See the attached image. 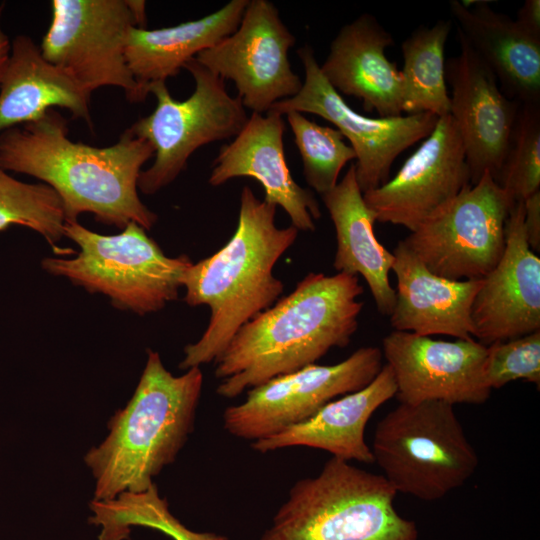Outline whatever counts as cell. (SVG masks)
I'll return each mask as SVG.
<instances>
[{
	"mask_svg": "<svg viewBox=\"0 0 540 540\" xmlns=\"http://www.w3.org/2000/svg\"><path fill=\"white\" fill-rule=\"evenodd\" d=\"M153 156L152 146L129 128L111 146L73 142L67 120L56 109L0 134V167L50 186L61 199L65 221L91 213L107 225L123 229L135 222L150 230L157 215L140 200L138 179Z\"/></svg>",
	"mask_w": 540,
	"mask_h": 540,
	"instance_id": "1",
	"label": "cell"
},
{
	"mask_svg": "<svg viewBox=\"0 0 540 540\" xmlns=\"http://www.w3.org/2000/svg\"><path fill=\"white\" fill-rule=\"evenodd\" d=\"M358 276L309 273L287 296L244 324L214 362L216 392L235 398L347 346L363 302Z\"/></svg>",
	"mask_w": 540,
	"mask_h": 540,
	"instance_id": "2",
	"label": "cell"
},
{
	"mask_svg": "<svg viewBox=\"0 0 540 540\" xmlns=\"http://www.w3.org/2000/svg\"><path fill=\"white\" fill-rule=\"evenodd\" d=\"M276 208L244 186L233 236L185 271L184 301L190 306L207 305L211 314L202 336L185 346L180 369L215 362L236 332L281 296L284 285L273 269L294 244L298 230L293 225L277 227Z\"/></svg>",
	"mask_w": 540,
	"mask_h": 540,
	"instance_id": "3",
	"label": "cell"
},
{
	"mask_svg": "<svg viewBox=\"0 0 540 540\" xmlns=\"http://www.w3.org/2000/svg\"><path fill=\"white\" fill-rule=\"evenodd\" d=\"M203 386L200 367L174 376L158 352L147 361L133 396L109 420L107 437L84 456L95 479L94 500L143 492L173 463L193 430Z\"/></svg>",
	"mask_w": 540,
	"mask_h": 540,
	"instance_id": "4",
	"label": "cell"
},
{
	"mask_svg": "<svg viewBox=\"0 0 540 540\" xmlns=\"http://www.w3.org/2000/svg\"><path fill=\"white\" fill-rule=\"evenodd\" d=\"M396 494L383 475L331 457L316 476L295 482L259 540H418Z\"/></svg>",
	"mask_w": 540,
	"mask_h": 540,
	"instance_id": "5",
	"label": "cell"
},
{
	"mask_svg": "<svg viewBox=\"0 0 540 540\" xmlns=\"http://www.w3.org/2000/svg\"><path fill=\"white\" fill-rule=\"evenodd\" d=\"M370 448L396 492L424 501L464 485L479 464L454 406L442 401L400 403L378 422Z\"/></svg>",
	"mask_w": 540,
	"mask_h": 540,
	"instance_id": "6",
	"label": "cell"
},
{
	"mask_svg": "<svg viewBox=\"0 0 540 540\" xmlns=\"http://www.w3.org/2000/svg\"><path fill=\"white\" fill-rule=\"evenodd\" d=\"M64 236L79 247L73 259L45 258L43 268L68 278L91 293L108 296L113 305L144 315L178 298L182 277L193 263L186 255L166 256L146 230L128 223L119 234H98L65 221Z\"/></svg>",
	"mask_w": 540,
	"mask_h": 540,
	"instance_id": "7",
	"label": "cell"
},
{
	"mask_svg": "<svg viewBox=\"0 0 540 540\" xmlns=\"http://www.w3.org/2000/svg\"><path fill=\"white\" fill-rule=\"evenodd\" d=\"M183 68L195 81L193 93L177 100L166 82L151 85L155 109L129 127L154 150L153 164L138 179L144 194H154L173 182L201 146L237 136L249 117L241 99L228 94L225 80L195 58Z\"/></svg>",
	"mask_w": 540,
	"mask_h": 540,
	"instance_id": "8",
	"label": "cell"
},
{
	"mask_svg": "<svg viewBox=\"0 0 540 540\" xmlns=\"http://www.w3.org/2000/svg\"><path fill=\"white\" fill-rule=\"evenodd\" d=\"M51 9L40 45L43 57L91 94L113 86L134 102L137 86L125 51L131 28H145V2L53 0Z\"/></svg>",
	"mask_w": 540,
	"mask_h": 540,
	"instance_id": "9",
	"label": "cell"
},
{
	"mask_svg": "<svg viewBox=\"0 0 540 540\" xmlns=\"http://www.w3.org/2000/svg\"><path fill=\"white\" fill-rule=\"evenodd\" d=\"M515 203L489 172L466 185L403 240L433 274L483 279L505 250V225Z\"/></svg>",
	"mask_w": 540,
	"mask_h": 540,
	"instance_id": "10",
	"label": "cell"
},
{
	"mask_svg": "<svg viewBox=\"0 0 540 540\" xmlns=\"http://www.w3.org/2000/svg\"><path fill=\"white\" fill-rule=\"evenodd\" d=\"M382 351L362 347L333 365H308L251 388L246 399L223 413L231 435L256 441L315 415L324 405L369 385L381 371Z\"/></svg>",
	"mask_w": 540,
	"mask_h": 540,
	"instance_id": "11",
	"label": "cell"
},
{
	"mask_svg": "<svg viewBox=\"0 0 540 540\" xmlns=\"http://www.w3.org/2000/svg\"><path fill=\"white\" fill-rule=\"evenodd\" d=\"M297 53L305 71L302 88L269 110L283 116L290 111L315 114L332 123L355 151V174L362 193L386 183L398 155L425 139L439 117L431 113L377 118L359 114L323 77L311 46Z\"/></svg>",
	"mask_w": 540,
	"mask_h": 540,
	"instance_id": "12",
	"label": "cell"
},
{
	"mask_svg": "<svg viewBox=\"0 0 540 540\" xmlns=\"http://www.w3.org/2000/svg\"><path fill=\"white\" fill-rule=\"evenodd\" d=\"M295 41L272 2L250 0L237 29L195 59L223 80H232L243 106L263 114L302 88L288 58Z\"/></svg>",
	"mask_w": 540,
	"mask_h": 540,
	"instance_id": "13",
	"label": "cell"
},
{
	"mask_svg": "<svg viewBox=\"0 0 540 540\" xmlns=\"http://www.w3.org/2000/svg\"><path fill=\"white\" fill-rule=\"evenodd\" d=\"M400 403L482 404L491 394L483 377L487 346L471 339L434 340L393 331L382 341Z\"/></svg>",
	"mask_w": 540,
	"mask_h": 540,
	"instance_id": "14",
	"label": "cell"
},
{
	"mask_svg": "<svg viewBox=\"0 0 540 540\" xmlns=\"http://www.w3.org/2000/svg\"><path fill=\"white\" fill-rule=\"evenodd\" d=\"M470 184V172L451 114L439 117L432 132L406 159L396 175L363 193L377 221L410 232Z\"/></svg>",
	"mask_w": 540,
	"mask_h": 540,
	"instance_id": "15",
	"label": "cell"
},
{
	"mask_svg": "<svg viewBox=\"0 0 540 540\" xmlns=\"http://www.w3.org/2000/svg\"><path fill=\"white\" fill-rule=\"evenodd\" d=\"M460 53L445 62L450 114L459 130L470 184L485 172L496 182L520 103L506 97L489 66L456 28Z\"/></svg>",
	"mask_w": 540,
	"mask_h": 540,
	"instance_id": "16",
	"label": "cell"
},
{
	"mask_svg": "<svg viewBox=\"0 0 540 540\" xmlns=\"http://www.w3.org/2000/svg\"><path fill=\"white\" fill-rule=\"evenodd\" d=\"M524 214L523 201L511 208L504 253L472 304L473 337L485 346L540 330V258L527 242Z\"/></svg>",
	"mask_w": 540,
	"mask_h": 540,
	"instance_id": "17",
	"label": "cell"
},
{
	"mask_svg": "<svg viewBox=\"0 0 540 540\" xmlns=\"http://www.w3.org/2000/svg\"><path fill=\"white\" fill-rule=\"evenodd\" d=\"M283 115L252 113L229 144L221 147L209 177L219 186L236 177H252L265 191L264 201L282 207L298 231H314L321 217L314 194L302 188L288 168L283 144Z\"/></svg>",
	"mask_w": 540,
	"mask_h": 540,
	"instance_id": "18",
	"label": "cell"
},
{
	"mask_svg": "<svg viewBox=\"0 0 540 540\" xmlns=\"http://www.w3.org/2000/svg\"><path fill=\"white\" fill-rule=\"evenodd\" d=\"M393 36L371 14L344 25L320 66L326 81L341 95L362 100L365 111L379 117L402 115L401 70L386 56Z\"/></svg>",
	"mask_w": 540,
	"mask_h": 540,
	"instance_id": "19",
	"label": "cell"
},
{
	"mask_svg": "<svg viewBox=\"0 0 540 540\" xmlns=\"http://www.w3.org/2000/svg\"><path fill=\"white\" fill-rule=\"evenodd\" d=\"M397 280L390 323L395 331L421 336L473 338L471 308L482 279L450 280L437 276L402 241L393 251Z\"/></svg>",
	"mask_w": 540,
	"mask_h": 540,
	"instance_id": "20",
	"label": "cell"
},
{
	"mask_svg": "<svg viewBox=\"0 0 540 540\" xmlns=\"http://www.w3.org/2000/svg\"><path fill=\"white\" fill-rule=\"evenodd\" d=\"M395 394L394 375L385 364L363 389L328 402L311 418L253 441L251 447L268 453L302 446L327 451L332 457L348 462L374 463L371 448L365 441V428L373 413Z\"/></svg>",
	"mask_w": 540,
	"mask_h": 540,
	"instance_id": "21",
	"label": "cell"
},
{
	"mask_svg": "<svg viewBox=\"0 0 540 540\" xmlns=\"http://www.w3.org/2000/svg\"><path fill=\"white\" fill-rule=\"evenodd\" d=\"M457 28L494 73L503 94L520 104H540V36L478 1L449 2Z\"/></svg>",
	"mask_w": 540,
	"mask_h": 540,
	"instance_id": "22",
	"label": "cell"
},
{
	"mask_svg": "<svg viewBox=\"0 0 540 540\" xmlns=\"http://www.w3.org/2000/svg\"><path fill=\"white\" fill-rule=\"evenodd\" d=\"M90 99L91 93L49 63L29 36L13 39L0 81V134L37 121L55 107L92 126Z\"/></svg>",
	"mask_w": 540,
	"mask_h": 540,
	"instance_id": "23",
	"label": "cell"
},
{
	"mask_svg": "<svg viewBox=\"0 0 540 540\" xmlns=\"http://www.w3.org/2000/svg\"><path fill=\"white\" fill-rule=\"evenodd\" d=\"M248 2L232 0L207 16L171 27L131 28L125 53L137 86L134 102L144 101L151 85L175 77L188 61L231 35Z\"/></svg>",
	"mask_w": 540,
	"mask_h": 540,
	"instance_id": "24",
	"label": "cell"
},
{
	"mask_svg": "<svg viewBox=\"0 0 540 540\" xmlns=\"http://www.w3.org/2000/svg\"><path fill=\"white\" fill-rule=\"evenodd\" d=\"M321 196L336 232L335 270L361 275L378 311L390 316L396 296L389 282V272L395 258L374 233L377 218L364 201L355 165L351 164L342 180Z\"/></svg>",
	"mask_w": 540,
	"mask_h": 540,
	"instance_id": "25",
	"label": "cell"
},
{
	"mask_svg": "<svg viewBox=\"0 0 540 540\" xmlns=\"http://www.w3.org/2000/svg\"><path fill=\"white\" fill-rule=\"evenodd\" d=\"M451 29V20H439L418 27L402 42L403 112L437 117L450 113L444 51Z\"/></svg>",
	"mask_w": 540,
	"mask_h": 540,
	"instance_id": "26",
	"label": "cell"
},
{
	"mask_svg": "<svg viewBox=\"0 0 540 540\" xmlns=\"http://www.w3.org/2000/svg\"><path fill=\"white\" fill-rule=\"evenodd\" d=\"M64 224L61 199L50 186L21 182L0 167V231L11 225L28 227L42 235L55 254H65L73 251L56 246Z\"/></svg>",
	"mask_w": 540,
	"mask_h": 540,
	"instance_id": "27",
	"label": "cell"
},
{
	"mask_svg": "<svg viewBox=\"0 0 540 540\" xmlns=\"http://www.w3.org/2000/svg\"><path fill=\"white\" fill-rule=\"evenodd\" d=\"M299 150L308 185L319 194L338 183L343 167L356 159L353 148L335 128L319 125L298 111L285 114Z\"/></svg>",
	"mask_w": 540,
	"mask_h": 540,
	"instance_id": "28",
	"label": "cell"
},
{
	"mask_svg": "<svg viewBox=\"0 0 540 540\" xmlns=\"http://www.w3.org/2000/svg\"><path fill=\"white\" fill-rule=\"evenodd\" d=\"M496 183L513 203L540 190V104H520Z\"/></svg>",
	"mask_w": 540,
	"mask_h": 540,
	"instance_id": "29",
	"label": "cell"
},
{
	"mask_svg": "<svg viewBox=\"0 0 540 540\" xmlns=\"http://www.w3.org/2000/svg\"><path fill=\"white\" fill-rule=\"evenodd\" d=\"M107 520L112 531L121 537H128L131 527L140 526L161 531L173 540H228L224 535L188 529L171 514L156 484L143 492L117 496L108 505Z\"/></svg>",
	"mask_w": 540,
	"mask_h": 540,
	"instance_id": "30",
	"label": "cell"
},
{
	"mask_svg": "<svg viewBox=\"0 0 540 540\" xmlns=\"http://www.w3.org/2000/svg\"><path fill=\"white\" fill-rule=\"evenodd\" d=\"M483 377L489 389L519 379L540 384V330L487 346Z\"/></svg>",
	"mask_w": 540,
	"mask_h": 540,
	"instance_id": "31",
	"label": "cell"
},
{
	"mask_svg": "<svg viewBox=\"0 0 540 540\" xmlns=\"http://www.w3.org/2000/svg\"><path fill=\"white\" fill-rule=\"evenodd\" d=\"M524 202V229L530 249L535 253L540 250V190Z\"/></svg>",
	"mask_w": 540,
	"mask_h": 540,
	"instance_id": "32",
	"label": "cell"
},
{
	"mask_svg": "<svg viewBox=\"0 0 540 540\" xmlns=\"http://www.w3.org/2000/svg\"><path fill=\"white\" fill-rule=\"evenodd\" d=\"M515 20L526 31L540 36V1L526 0L518 10Z\"/></svg>",
	"mask_w": 540,
	"mask_h": 540,
	"instance_id": "33",
	"label": "cell"
},
{
	"mask_svg": "<svg viewBox=\"0 0 540 540\" xmlns=\"http://www.w3.org/2000/svg\"><path fill=\"white\" fill-rule=\"evenodd\" d=\"M3 8L4 6L1 5L0 6V81L5 71L8 58L10 55V49H11V42L1 27V17L3 14Z\"/></svg>",
	"mask_w": 540,
	"mask_h": 540,
	"instance_id": "34",
	"label": "cell"
}]
</instances>
